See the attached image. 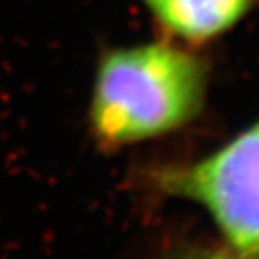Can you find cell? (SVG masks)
Wrapping results in <instances>:
<instances>
[{"instance_id": "obj_1", "label": "cell", "mask_w": 259, "mask_h": 259, "mask_svg": "<svg viewBox=\"0 0 259 259\" xmlns=\"http://www.w3.org/2000/svg\"><path fill=\"white\" fill-rule=\"evenodd\" d=\"M209 90L205 60L178 41L108 49L99 58L89 130L101 150L117 151L164 137L198 117Z\"/></svg>"}, {"instance_id": "obj_2", "label": "cell", "mask_w": 259, "mask_h": 259, "mask_svg": "<svg viewBox=\"0 0 259 259\" xmlns=\"http://www.w3.org/2000/svg\"><path fill=\"white\" fill-rule=\"evenodd\" d=\"M150 178L162 194L202 207L229 248L259 257V119L212 153Z\"/></svg>"}, {"instance_id": "obj_3", "label": "cell", "mask_w": 259, "mask_h": 259, "mask_svg": "<svg viewBox=\"0 0 259 259\" xmlns=\"http://www.w3.org/2000/svg\"><path fill=\"white\" fill-rule=\"evenodd\" d=\"M173 41L202 45L241 24L255 0H141Z\"/></svg>"}, {"instance_id": "obj_4", "label": "cell", "mask_w": 259, "mask_h": 259, "mask_svg": "<svg viewBox=\"0 0 259 259\" xmlns=\"http://www.w3.org/2000/svg\"><path fill=\"white\" fill-rule=\"evenodd\" d=\"M160 259H259L234 252L229 247H209V245H180L171 248Z\"/></svg>"}]
</instances>
